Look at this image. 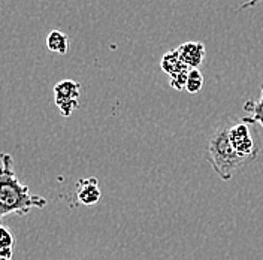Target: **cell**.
I'll return each instance as SVG.
<instances>
[{
    "mask_svg": "<svg viewBox=\"0 0 263 260\" xmlns=\"http://www.w3.org/2000/svg\"><path fill=\"white\" fill-rule=\"evenodd\" d=\"M100 187H99V179L91 177V178L80 179L77 182V199L78 202L90 207V205H96L100 200Z\"/></svg>",
    "mask_w": 263,
    "mask_h": 260,
    "instance_id": "5b68a950",
    "label": "cell"
},
{
    "mask_svg": "<svg viewBox=\"0 0 263 260\" xmlns=\"http://www.w3.org/2000/svg\"><path fill=\"white\" fill-rule=\"evenodd\" d=\"M263 0H247L244 2L241 6H239V9L242 11V9H248V8H253V6H257L259 3H262Z\"/></svg>",
    "mask_w": 263,
    "mask_h": 260,
    "instance_id": "4fadbf2b",
    "label": "cell"
},
{
    "mask_svg": "<svg viewBox=\"0 0 263 260\" xmlns=\"http://www.w3.org/2000/svg\"><path fill=\"white\" fill-rule=\"evenodd\" d=\"M160 66H162V70H163L169 78L174 77L175 73H178V72H181V70H184V69L189 67V66H185L182 63L178 49H172V51L166 52L163 55V59H162ZM189 69H190V67H189Z\"/></svg>",
    "mask_w": 263,
    "mask_h": 260,
    "instance_id": "ba28073f",
    "label": "cell"
},
{
    "mask_svg": "<svg viewBox=\"0 0 263 260\" xmlns=\"http://www.w3.org/2000/svg\"><path fill=\"white\" fill-rule=\"evenodd\" d=\"M203 88V77L200 73L199 69H190V73H189V78H187V85H185V90L192 95L199 93L200 90Z\"/></svg>",
    "mask_w": 263,
    "mask_h": 260,
    "instance_id": "8fae6325",
    "label": "cell"
},
{
    "mask_svg": "<svg viewBox=\"0 0 263 260\" xmlns=\"http://www.w3.org/2000/svg\"><path fill=\"white\" fill-rule=\"evenodd\" d=\"M177 49L182 63L190 69H197L205 60V45L202 42H184Z\"/></svg>",
    "mask_w": 263,
    "mask_h": 260,
    "instance_id": "8992f818",
    "label": "cell"
},
{
    "mask_svg": "<svg viewBox=\"0 0 263 260\" xmlns=\"http://www.w3.org/2000/svg\"><path fill=\"white\" fill-rule=\"evenodd\" d=\"M0 260H12V259H5V257H0Z\"/></svg>",
    "mask_w": 263,
    "mask_h": 260,
    "instance_id": "5bb4252c",
    "label": "cell"
},
{
    "mask_svg": "<svg viewBox=\"0 0 263 260\" xmlns=\"http://www.w3.org/2000/svg\"><path fill=\"white\" fill-rule=\"evenodd\" d=\"M47 48L51 52L65 55L69 49V36L62 30H51L47 36Z\"/></svg>",
    "mask_w": 263,
    "mask_h": 260,
    "instance_id": "9c48e42d",
    "label": "cell"
},
{
    "mask_svg": "<svg viewBox=\"0 0 263 260\" xmlns=\"http://www.w3.org/2000/svg\"><path fill=\"white\" fill-rule=\"evenodd\" d=\"M230 123L221 121L217 124V127L210 136L208 141V148H206V159L214 169V172L223 179L229 181L232 177L250 160L241 157L230 142Z\"/></svg>",
    "mask_w": 263,
    "mask_h": 260,
    "instance_id": "7a4b0ae2",
    "label": "cell"
},
{
    "mask_svg": "<svg viewBox=\"0 0 263 260\" xmlns=\"http://www.w3.org/2000/svg\"><path fill=\"white\" fill-rule=\"evenodd\" d=\"M81 85L73 80H63L54 87V102L63 117H69L80 106Z\"/></svg>",
    "mask_w": 263,
    "mask_h": 260,
    "instance_id": "277c9868",
    "label": "cell"
},
{
    "mask_svg": "<svg viewBox=\"0 0 263 260\" xmlns=\"http://www.w3.org/2000/svg\"><path fill=\"white\" fill-rule=\"evenodd\" d=\"M251 126L253 124H248L239 120L238 123H232L229 132L230 142L235 151L250 162L256 160L260 153V148L256 145L254 136H251Z\"/></svg>",
    "mask_w": 263,
    "mask_h": 260,
    "instance_id": "3957f363",
    "label": "cell"
},
{
    "mask_svg": "<svg viewBox=\"0 0 263 260\" xmlns=\"http://www.w3.org/2000/svg\"><path fill=\"white\" fill-rule=\"evenodd\" d=\"M189 73H190V69H184L178 73H175L174 77H171V87L175 88V90H184L185 85H187V78H189Z\"/></svg>",
    "mask_w": 263,
    "mask_h": 260,
    "instance_id": "7c38bea8",
    "label": "cell"
},
{
    "mask_svg": "<svg viewBox=\"0 0 263 260\" xmlns=\"http://www.w3.org/2000/svg\"><path fill=\"white\" fill-rule=\"evenodd\" d=\"M244 111L247 115L242 118L244 123L248 124H260L263 129V84L260 99H250L244 103Z\"/></svg>",
    "mask_w": 263,
    "mask_h": 260,
    "instance_id": "52a82bcc",
    "label": "cell"
},
{
    "mask_svg": "<svg viewBox=\"0 0 263 260\" xmlns=\"http://www.w3.org/2000/svg\"><path fill=\"white\" fill-rule=\"evenodd\" d=\"M0 257L5 259H12L14 254V248H15V236L14 233L6 228L2 226L0 228Z\"/></svg>",
    "mask_w": 263,
    "mask_h": 260,
    "instance_id": "30bf717a",
    "label": "cell"
},
{
    "mask_svg": "<svg viewBox=\"0 0 263 260\" xmlns=\"http://www.w3.org/2000/svg\"><path fill=\"white\" fill-rule=\"evenodd\" d=\"M48 203L45 197L30 195L29 185L16 178L14 171V157L11 154H2L0 172V217L8 214L26 215L32 208H44Z\"/></svg>",
    "mask_w": 263,
    "mask_h": 260,
    "instance_id": "6da1fadb",
    "label": "cell"
}]
</instances>
